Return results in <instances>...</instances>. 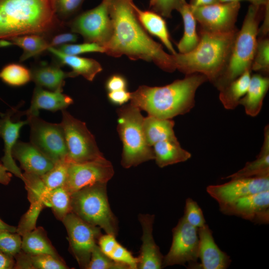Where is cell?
Instances as JSON below:
<instances>
[{"label": "cell", "instance_id": "cell-1", "mask_svg": "<svg viewBox=\"0 0 269 269\" xmlns=\"http://www.w3.org/2000/svg\"><path fill=\"white\" fill-rule=\"evenodd\" d=\"M108 3L112 33L104 46L106 54L153 62L168 72L176 70L173 55L167 53L139 22L133 7L134 0H108Z\"/></svg>", "mask_w": 269, "mask_h": 269}, {"label": "cell", "instance_id": "cell-2", "mask_svg": "<svg viewBox=\"0 0 269 269\" xmlns=\"http://www.w3.org/2000/svg\"><path fill=\"white\" fill-rule=\"evenodd\" d=\"M207 81L204 75L193 73L163 86L142 85L131 92L130 103L148 115L171 119L191 111L197 90Z\"/></svg>", "mask_w": 269, "mask_h": 269}, {"label": "cell", "instance_id": "cell-3", "mask_svg": "<svg viewBox=\"0 0 269 269\" xmlns=\"http://www.w3.org/2000/svg\"><path fill=\"white\" fill-rule=\"evenodd\" d=\"M55 0H0V39L43 34L60 24Z\"/></svg>", "mask_w": 269, "mask_h": 269}, {"label": "cell", "instance_id": "cell-4", "mask_svg": "<svg viewBox=\"0 0 269 269\" xmlns=\"http://www.w3.org/2000/svg\"><path fill=\"white\" fill-rule=\"evenodd\" d=\"M238 29L226 33L199 30V40L191 51L173 55L176 69L185 75L200 73L213 84L228 63Z\"/></svg>", "mask_w": 269, "mask_h": 269}, {"label": "cell", "instance_id": "cell-5", "mask_svg": "<svg viewBox=\"0 0 269 269\" xmlns=\"http://www.w3.org/2000/svg\"><path fill=\"white\" fill-rule=\"evenodd\" d=\"M266 6L251 4L249 6L242 27L236 35L226 67L213 84L219 91L246 71L251 70L259 24L264 16Z\"/></svg>", "mask_w": 269, "mask_h": 269}, {"label": "cell", "instance_id": "cell-6", "mask_svg": "<svg viewBox=\"0 0 269 269\" xmlns=\"http://www.w3.org/2000/svg\"><path fill=\"white\" fill-rule=\"evenodd\" d=\"M107 184L98 182L72 193L71 212L86 222L102 229L106 234L116 237L119 222L109 204Z\"/></svg>", "mask_w": 269, "mask_h": 269}, {"label": "cell", "instance_id": "cell-7", "mask_svg": "<svg viewBox=\"0 0 269 269\" xmlns=\"http://www.w3.org/2000/svg\"><path fill=\"white\" fill-rule=\"evenodd\" d=\"M140 110L131 103L118 111L117 131L123 143L121 165L125 168L153 160L152 147L145 140Z\"/></svg>", "mask_w": 269, "mask_h": 269}, {"label": "cell", "instance_id": "cell-8", "mask_svg": "<svg viewBox=\"0 0 269 269\" xmlns=\"http://www.w3.org/2000/svg\"><path fill=\"white\" fill-rule=\"evenodd\" d=\"M61 112L60 123L67 149L66 160L70 163H83L104 158L86 124L74 117L66 110Z\"/></svg>", "mask_w": 269, "mask_h": 269}, {"label": "cell", "instance_id": "cell-9", "mask_svg": "<svg viewBox=\"0 0 269 269\" xmlns=\"http://www.w3.org/2000/svg\"><path fill=\"white\" fill-rule=\"evenodd\" d=\"M30 142L54 163L66 159L67 149L61 123L46 122L38 116L27 117Z\"/></svg>", "mask_w": 269, "mask_h": 269}, {"label": "cell", "instance_id": "cell-10", "mask_svg": "<svg viewBox=\"0 0 269 269\" xmlns=\"http://www.w3.org/2000/svg\"><path fill=\"white\" fill-rule=\"evenodd\" d=\"M68 25L72 32L82 35L85 42L104 47L112 33L108 0H102L95 7L78 15Z\"/></svg>", "mask_w": 269, "mask_h": 269}, {"label": "cell", "instance_id": "cell-11", "mask_svg": "<svg viewBox=\"0 0 269 269\" xmlns=\"http://www.w3.org/2000/svg\"><path fill=\"white\" fill-rule=\"evenodd\" d=\"M61 222L67 232L70 252L80 268L87 269L92 251L102 235L101 229L86 222L72 212Z\"/></svg>", "mask_w": 269, "mask_h": 269}, {"label": "cell", "instance_id": "cell-12", "mask_svg": "<svg viewBox=\"0 0 269 269\" xmlns=\"http://www.w3.org/2000/svg\"><path fill=\"white\" fill-rule=\"evenodd\" d=\"M198 229L181 217L172 229V241L168 253L163 257L162 268L175 265L197 269L198 259Z\"/></svg>", "mask_w": 269, "mask_h": 269}, {"label": "cell", "instance_id": "cell-13", "mask_svg": "<svg viewBox=\"0 0 269 269\" xmlns=\"http://www.w3.org/2000/svg\"><path fill=\"white\" fill-rule=\"evenodd\" d=\"M240 6V1H231L190 7L200 25V29L210 32L226 33L237 29L236 23Z\"/></svg>", "mask_w": 269, "mask_h": 269}, {"label": "cell", "instance_id": "cell-14", "mask_svg": "<svg viewBox=\"0 0 269 269\" xmlns=\"http://www.w3.org/2000/svg\"><path fill=\"white\" fill-rule=\"evenodd\" d=\"M112 163L105 157L83 163H69L64 187L71 193L96 183H107L113 176Z\"/></svg>", "mask_w": 269, "mask_h": 269}, {"label": "cell", "instance_id": "cell-15", "mask_svg": "<svg viewBox=\"0 0 269 269\" xmlns=\"http://www.w3.org/2000/svg\"><path fill=\"white\" fill-rule=\"evenodd\" d=\"M219 207L224 214L238 216L255 224H268L269 190L238 198Z\"/></svg>", "mask_w": 269, "mask_h": 269}, {"label": "cell", "instance_id": "cell-16", "mask_svg": "<svg viewBox=\"0 0 269 269\" xmlns=\"http://www.w3.org/2000/svg\"><path fill=\"white\" fill-rule=\"evenodd\" d=\"M269 190V176L232 178L229 182L208 186L207 192L223 204L238 198Z\"/></svg>", "mask_w": 269, "mask_h": 269}, {"label": "cell", "instance_id": "cell-17", "mask_svg": "<svg viewBox=\"0 0 269 269\" xmlns=\"http://www.w3.org/2000/svg\"><path fill=\"white\" fill-rule=\"evenodd\" d=\"M17 111L16 107L4 114H0V137L4 142V155L1 162L9 172L21 179L22 173L14 160L12 150L17 141L21 128L28 124V121L14 119V115Z\"/></svg>", "mask_w": 269, "mask_h": 269}, {"label": "cell", "instance_id": "cell-18", "mask_svg": "<svg viewBox=\"0 0 269 269\" xmlns=\"http://www.w3.org/2000/svg\"><path fill=\"white\" fill-rule=\"evenodd\" d=\"M199 238L198 259L200 263L197 269H226L231 260L216 244L212 232L207 224L198 229Z\"/></svg>", "mask_w": 269, "mask_h": 269}, {"label": "cell", "instance_id": "cell-19", "mask_svg": "<svg viewBox=\"0 0 269 269\" xmlns=\"http://www.w3.org/2000/svg\"><path fill=\"white\" fill-rule=\"evenodd\" d=\"M138 221L141 225L142 234V244L137 257L138 269H160L162 268L163 257L152 235L154 215L139 214Z\"/></svg>", "mask_w": 269, "mask_h": 269}, {"label": "cell", "instance_id": "cell-20", "mask_svg": "<svg viewBox=\"0 0 269 269\" xmlns=\"http://www.w3.org/2000/svg\"><path fill=\"white\" fill-rule=\"evenodd\" d=\"M13 159L17 160L24 172L42 175L54 163L30 142L18 140L12 150Z\"/></svg>", "mask_w": 269, "mask_h": 269}, {"label": "cell", "instance_id": "cell-21", "mask_svg": "<svg viewBox=\"0 0 269 269\" xmlns=\"http://www.w3.org/2000/svg\"><path fill=\"white\" fill-rule=\"evenodd\" d=\"M63 89L48 91L36 86L29 108L23 112L26 117L38 116L40 109L51 112L65 110L73 103V99L62 93Z\"/></svg>", "mask_w": 269, "mask_h": 269}, {"label": "cell", "instance_id": "cell-22", "mask_svg": "<svg viewBox=\"0 0 269 269\" xmlns=\"http://www.w3.org/2000/svg\"><path fill=\"white\" fill-rule=\"evenodd\" d=\"M269 88V78L267 76L260 73L251 75L247 92L239 102L247 115L254 117L260 113Z\"/></svg>", "mask_w": 269, "mask_h": 269}, {"label": "cell", "instance_id": "cell-23", "mask_svg": "<svg viewBox=\"0 0 269 269\" xmlns=\"http://www.w3.org/2000/svg\"><path fill=\"white\" fill-rule=\"evenodd\" d=\"M47 50L55 55L62 64L71 68L73 77L81 75L86 80L92 81L102 71V66L95 59L66 54L53 47H48Z\"/></svg>", "mask_w": 269, "mask_h": 269}, {"label": "cell", "instance_id": "cell-24", "mask_svg": "<svg viewBox=\"0 0 269 269\" xmlns=\"http://www.w3.org/2000/svg\"><path fill=\"white\" fill-rule=\"evenodd\" d=\"M133 7L138 20L144 29L157 37L171 54H176L177 52L173 47L166 22L162 16L151 10H141L134 3H133Z\"/></svg>", "mask_w": 269, "mask_h": 269}, {"label": "cell", "instance_id": "cell-25", "mask_svg": "<svg viewBox=\"0 0 269 269\" xmlns=\"http://www.w3.org/2000/svg\"><path fill=\"white\" fill-rule=\"evenodd\" d=\"M171 119L158 118L148 115L144 117L142 127L146 142L152 147L157 142L166 140H177Z\"/></svg>", "mask_w": 269, "mask_h": 269}, {"label": "cell", "instance_id": "cell-26", "mask_svg": "<svg viewBox=\"0 0 269 269\" xmlns=\"http://www.w3.org/2000/svg\"><path fill=\"white\" fill-rule=\"evenodd\" d=\"M152 147L154 159L160 168L186 161L191 156L189 152L181 146L177 139L161 141L154 144Z\"/></svg>", "mask_w": 269, "mask_h": 269}, {"label": "cell", "instance_id": "cell-27", "mask_svg": "<svg viewBox=\"0 0 269 269\" xmlns=\"http://www.w3.org/2000/svg\"><path fill=\"white\" fill-rule=\"evenodd\" d=\"M31 80L36 86L45 88L51 91L63 89L65 79L73 78L71 72L63 71L58 65H42L35 67L31 71Z\"/></svg>", "mask_w": 269, "mask_h": 269}, {"label": "cell", "instance_id": "cell-28", "mask_svg": "<svg viewBox=\"0 0 269 269\" xmlns=\"http://www.w3.org/2000/svg\"><path fill=\"white\" fill-rule=\"evenodd\" d=\"M264 139L257 158L246 163L244 167L225 178L254 177L269 176V127L264 129Z\"/></svg>", "mask_w": 269, "mask_h": 269}, {"label": "cell", "instance_id": "cell-29", "mask_svg": "<svg viewBox=\"0 0 269 269\" xmlns=\"http://www.w3.org/2000/svg\"><path fill=\"white\" fill-rule=\"evenodd\" d=\"M21 250L30 254H48L61 260L42 227H36L21 236Z\"/></svg>", "mask_w": 269, "mask_h": 269}, {"label": "cell", "instance_id": "cell-30", "mask_svg": "<svg viewBox=\"0 0 269 269\" xmlns=\"http://www.w3.org/2000/svg\"><path fill=\"white\" fill-rule=\"evenodd\" d=\"M14 269H67L64 260L48 254H30L20 251L14 257Z\"/></svg>", "mask_w": 269, "mask_h": 269}, {"label": "cell", "instance_id": "cell-31", "mask_svg": "<svg viewBox=\"0 0 269 269\" xmlns=\"http://www.w3.org/2000/svg\"><path fill=\"white\" fill-rule=\"evenodd\" d=\"M251 71H246L219 91V100L225 109L233 110L239 105L241 99L248 90Z\"/></svg>", "mask_w": 269, "mask_h": 269}, {"label": "cell", "instance_id": "cell-32", "mask_svg": "<svg viewBox=\"0 0 269 269\" xmlns=\"http://www.w3.org/2000/svg\"><path fill=\"white\" fill-rule=\"evenodd\" d=\"M177 11L180 12L183 19L184 33L177 46L180 53H185L193 50L199 42V35L197 30V21L187 2Z\"/></svg>", "mask_w": 269, "mask_h": 269}, {"label": "cell", "instance_id": "cell-33", "mask_svg": "<svg viewBox=\"0 0 269 269\" xmlns=\"http://www.w3.org/2000/svg\"><path fill=\"white\" fill-rule=\"evenodd\" d=\"M71 193L63 186L46 191L41 199L45 207H50L58 220L62 221L71 212Z\"/></svg>", "mask_w": 269, "mask_h": 269}, {"label": "cell", "instance_id": "cell-34", "mask_svg": "<svg viewBox=\"0 0 269 269\" xmlns=\"http://www.w3.org/2000/svg\"><path fill=\"white\" fill-rule=\"evenodd\" d=\"M7 40L9 41L4 42L5 44L15 45L22 49L23 53L20 58L21 61L38 55L49 47V42L39 34L23 35Z\"/></svg>", "mask_w": 269, "mask_h": 269}, {"label": "cell", "instance_id": "cell-35", "mask_svg": "<svg viewBox=\"0 0 269 269\" xmlns=\"http://www.w3.org/2000/svg\"><path fill=\"white\" fill-rule=\"evenodd\" d=\"M0 78L6 84L20 86L31 80V73L25 67L18 64H10L0 72Z\"/></svg>", "mask_w": 269, "mask_h": 269}, {"label": "cell", "instance_id": "cell-36", "mask_svg": "<svg viewBox=\"0 0 269 269\" xmlns=\"http://www.w3.org/2000/svg\"><path fill=\"white\" fill-rule=\"evenodd\" d=\"M69 163L66 159L55 163L50 170L40 175L48 190L64 186Z\"/></svg>", "mask_w": 269, "mask_h": 269}, {"label": "cell", "instance_id": "cell-37", "mask_svg": "<svg viewBox=\"0 0 269 269\" xmlns=\"http://www.w3.org/2000/svg\"><path fill=\"white\" fill-rule=\"evenodd\" d=\"M269 38L268 36H258L256 49L251 70L266 75L269 72Z\"/></svg>", "mask_w": 269, "mask_h": 269}, {"label": "cell", "instance_id": "cell-38", "mask_svg": "<svg viewBox=\"0 0 269 269\" xmlns=\"http://www.w3.org/2000/svg\"><path fill=\"white\" fill-rule=\"evenodd\" d=\"M28 210L23 214L16 227V232L22 236L34 230L42 210L45 207L42 200L30 202Z\"/></svg>", "mask_w": 269, "mask_h": 269}, {"label": "cell", "instance_id": "cell-39", "mask_svg": "<svg viewBox=\"0 0 269 269\" xmlns=\"http://www.w3.org/2000/svg\"><path fill=\"white\" fill-rule=\"evenodd\" d=\"M21 180L24 182L25 189L27 192V198L29 202L42 200V196L47 191L40 175L27 173H22Z\"/></svg>", "mask_w": 269, "mask_h": 269}, {"label": "cell", "instance_id": "cell-40", "mask_svg": "<svg viewBox=\"0 0 269 269\" xmlns=\"http://www.w3.org/2000/svg\"><path fill=\"white\" fill-rule=\"evenodd\" d=\"M87 269H130L124 264L117 262L105 254L98 244L94 247Z\"/></svg>", "mask_w": 269, "mask_h": 269}, {"label": "cell", "instance_id": "cell-41", "mask_svg": "<svg viewBox=\"0 0 269 269\" xmlns=\"http://www.w3.org/2000/svg\"><path fill=\"white\" fill-rule=\"evenodd\" d=\"M22 237L16 232L0 230V251L14 257L21 251Z\"/></svg>", "mask_w": 269, "mask_h": 269}, {"label": "cell", "instance_id": "cell-42", "mask_svg": "<svg viewBox=\"0 0 269 269\" xmlns=\"http://www.w3.org/2000/svg\"><path fill=\"white\" fill-rule=\"evenodd\" d=\"M183 218L197 229L206 224L202 209L192 198H188L186 200Z\"/></svg>", "mask_w": 269, "mask_h": 269}, {"label": "cell", "instance_id": "cell-43", "mask_svg": "<svg viewBox=\"0 0 269 269\" xmlns=\"http://www.w3.org/2000/svg\"><path fill=\"white\" fill-rule=\"evenodd\" d=\"M186 2V0H149V7L163 17L171 18L172 11H177Z\"/></svg>", "mask_w": 269, "mask_h": 269}, {"label": "cell", "instance_id": "cell-44", "mask_svg": "<svg viewBox=\"0 0 269 269\" xmlns=\"http://www.w3.org/2000/svg\"><path fill=\"white\" fill-rule=\"evenodd\" d=\"M56 48L65 54L72 55L88 52H105L103 46L96 43L87 42L81 44H67Z\"/></svg>", "mask_w": 269, "mask_h": 269}, {"label": "cell", "instance_id": "cell-45", "mask_svg": "<svg viewBox=\"0 0 269 269\" xmlns=\"http://www.w3.org/2000/svg\"><path fill=\"white\" fill-rule=\"evenodd\" d=\"M109 257L114 261L127 265L130 269H137L138 259L120 243Z\"/></svg>", "mask_w": 269, "mask_h": 269}, {"label": "cell", "instance_id": "cell-46", "mask_svg": "<svg viewBox=\"0 0 269 269\" xmlns=\"http://www.w3.org/2000/svg\"><path fill=\"white\" fill-rule=\"evenodd\" d=\"M85 0H55L57 16L69 17L77 12Z\"/></svg>", "mask_w": 269, "mask_h": 269}, {"label": "cell", "instance_id": "cell-47", "mask_svg": "<svg viewBox=\"0 0 269 269\" xmlns=\"http://www.w3.org/2000/svg\"><path fill=\"white\" fill-rule=\"evenodd\" d=\"M115 236L106 234L102 235L98 241V245L101 250L109 256L119 243Z\"/></svg>", "mask_w": 269, "mask_h": 269}, {"label": "cell", "instance_id": "cell-48", "mask_svg": "<svg viewBox=\"0 0 269 269\" xmlns=\"http://www.w3.org/2000/svg\"><path fill=\"white\" fill-rule=\"evenodd\" d=\"M127 82L122 75L115 74L111 76L107 81L106 88L108 91L112 92L121 90H126Z\"/></svg>", "mask_w": 269, "mask_h": 269}, {"label": "cell", "instance_id": "cell-49", "mask_svg": "<svg viewBox=\"0 0 269 269\" xmlns=\"http://www.w3.org/2000/svg\"><path fill=\"white\" fill-rule=\"evenodd\" d=\"M77 38V34L74 32H68L58 34L55 36L50 42H49V47H59L65 44H70V43L76 41Z\"/></svg>", "mask_w": 269, "mask_h": 269}, {"label": "cell", "instance_id": "cell-50", "mask_svg": "<svg viewBox=\"0 0 269 269\" xmlns=\"http://www.w3.org/2000/svg\"><path fill=\"white\" fill-rule=\"evenodd\" d=\"M131 93L126 90L112 91L108 93V98L111 103L122 105L130 100Z\"/></svg>", "mask_w": 269, "mask_h": 269}, {"label": "cell", "instance_id": "cell-51", "mask_svg": "<svg viewBox=\"0 0 269 269\" xmlns=\"http://www.w3.org/2000/svg\"><path fill=\"white\" fill-rule=\"evenodd\" d=\"M14 257L0 251V269H12L15 266Z\"/></svg>", "mask_w": 269, "mask_h": 269}, {"label": "cell", "instance_id": "cell-52", "mask_svg": "<svg viewBox=\"0 0 269 269\" xmlns=\"http://www.w3.org/2000/svg\"><path fill=\"white\" fill-rule=\"evenodd\" d=\"M11 177V173L0 162V183L5 185L8 184Z\"/></svg>", "mask_w": 269, "mask_h": 269}, {"label": "cell", "instance_id": "cell-53", "mask_svg": "<svg viewBox=\"0 0 269 269\" xmlns=\"http://www.w3.org/2000/svg\"><path fill=\"white\" fill-rule=\"evenodd\" d=\"M219 0H190L189 4L192 7H196L219 2Z\"/></svg>", "mask_w": 269, "mask_h": 269}, {"label": "cell", "instance_id": "cell-54", "mask_svg": "<svg viewBox=\"0 0 269 269\" xmlns=\"http://www.w3.org/2000/svg\"><path fill=\"white\" fill-rule=\"evenodd\" d=\"M219 2H231V1H240L242 0H219ZM251 2V4L266 5L269 4V0H245Z\"/></svg>", "mask_w": 269, "mask_h": 269}, {"label": "cell", "instance_id": "cell-55", "mask_svg": "<svg viewBox=\"0 0 269 269\" xmlns=\"http://www.w3.org/2000/svg\"><path fill=\"white\" fill-rule=\"evenodd\" d=\"M0 230H4L11 232H16V227L8 225L0 219Z\"/></svg>", "mask_w": 269, "mask_h": 269}]
</instances>
